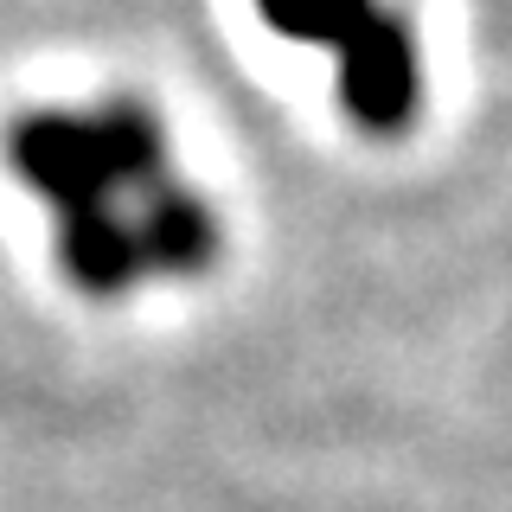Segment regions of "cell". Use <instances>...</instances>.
Returning a JSON list of instances; mask_svg holds the SVG:
<instances>
[{"label":"cell","mask_w":512,"mask_h":512,"mask_svg":"<svg viewBox=\"0 0 512 512\" xmlns=\"http://www.w3.org/2000/svg\"><path fill=\"white\" fill-rule=\"evenodd\" d=\"M7 167L58 224V269L90 301L141 282L205 276L218 263V212L180 186L167 128L141 96L26 109L7 128Z\"/></svg>","instance_id":"cell-1"},{"label":"cell","mask_w":512,"mask_h":512,"mask_svg":"<svg viewBox=\"0 0 512 512\" xmlns=\"http://www.w3.org/2000/svg\"><path fill=\"white\" fill-rule=\"evenodd\" d=\"M333 77H340V109L365 135L391 141L416 128V116H423V45H416L410 13L391 7L352 52L333 58Z\"/></svg>","instance_id":"cell-2"},{"label":"cell","mask_w":512,"mask_h":512,"mask_svg":"<svg viewBox=\"0 0 512 512\" xmlns=\"http://www.w3.org/2000/svg\"><path fill=\"white\" fill-rule=\"evenodd\" d=\"M256 13H263L282 39L333 45V58H340L391 13V0H256Z\"/></svg>","instance_id":"cell-3"}]
</instances>
